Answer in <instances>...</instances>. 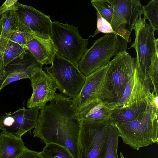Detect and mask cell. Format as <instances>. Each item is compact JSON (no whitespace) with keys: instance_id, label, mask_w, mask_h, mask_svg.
Returning a JSON list of instances; mask_svg holds the SVG:
<instances>
[{"instance_id":"5b68a950","label":"cell","mask_w":158,"mask_h":158,"mask_svg":"<svg viewBox=\"0 0 158 158\" xmlns=\"http://www.w3.org/2000/svg\"><path fill=\"white\" fill-rule=\"evenodd\" d=\"M146 19L141 15L137 19L133 30L135 34L133 43L128 49L134 48L136 52L137 67L140 76L148 81V72L152 58L158 54V39H155L156 31L150 23H147Z\"/></svg>"},{"instance_id":"3957f363","label":"cell","mask_w":158,"mask_h":158,"mask_svg":"<svg viewBox=\"0 0 158 158\" xmlns=\"http://www.w3.org/2000/svg\"><path fill=\"white\" fill-rule=\"evenodd\" d=\"M131 40L130 35L121 32L102 36L88 49L77 65L78 69L84 76H88L108 64L113 57L126 52L127 44Z\"/></svg>"},{"instance_id":"7402d4cb","label":"cell","mask_w":158,"mask_h":158,"mask_svg":"<svg viewBox=\"0 0 158 158\" xmlns=\"http://www.w3.org/2000/svg\"><path fill=\"white\" fill-rule=\"evenodd\" d=\"M28 51L26 46L9 41L3 56L4 67L14 60L23 58Z\"/></svg>"},{"instance_id":"cb8c5ba5","label":"cell","mask_w":158,"mask_h":158,"mask_svg":"<svg viewBox=\"0 0 158 158\" xmlns=\"http://www.w3.org/2000/svg\"><path fill=\"white\" fill-rule=\"evenodd\" d=\"M92 5L100 15L110 23L113 13L112 0H92Z\"/></svg>"},{"instance_id":"2e32d148","label":"cell","mask_w":158,"mask_h":158,"mask_svg":"<svg viewBox=\"0 0 158 158\" xmlns=\"http://www.w3.org/2000/svg\"><path fill=\"white\" fill-rule=\"evenodd\" d=\"M19 19L16 11L10 10L1 15L0 19V76L4 71L3 56L4 51L13 32L18 28Z\"/></svg>"},{"instance_id":"8fae6325","label":"cell","mask_w":158,"mask_h":158,"mask_svg":"<svg viewBox=\"0 0 158 158\" xmlns=\"http://www.w3.org/2000/svg\"><path fill=\"white\" fill-rule=\"evenodd\" d=\"M30 80L32 93L27 101V107L40 109L55 98L57 85L50 74L42 69L35 73Z\"/></svg>"},{"instance_id":"9a60e30c","label":"cell","mask_w":158,"mask_h":158,"mask_svg":"<svg viewBox=\"0 0 158 158\" xmlns=\"http://www.w3.org/2000/svg\"><path fill=\"white\" fill-rule=\"evenodd\" d=\"M40 109L38 108L28 109L22 108L11 113L13 118V124L5 131L22 138L26 132L35 128Z\"/></svg>"},{"instance_id":"d6986e66","label":"cell","mask_w":158,"mask_h":158,"mask_svg":"<svg viewBox=\"0 0 158 158\" xmlns=\"http://www.w3.org/2000/svg\"><path fill=\"white\" fill-rule=\"evenodd\" d=\"M111 111L104 101L97 100L83 107L77 115L80 122L99 121L109 118Z\"/></svg>"},{"instance_id":"52a82bcc","label":"cell","mask_w":158,"mask_h":158,"mask_svg":"<svg viewBox=\"0 0 158 158\" xmlns=\"http://www.w3.org/2000/svg\"><path fill=\"white\" fill-rule=\"evenodd\" d=\"M51 66L44 68L56 83L62 94L72 99L79 94L85 83L84 76L76 65L55 55Z\"/></svg>"},{"instance_id":"30bf717a","label":"cell","mask_w":158,"mask_h":158,"mask_svg":"<svg viewBox=\"0 0 158 158\" xmlns=\"http://www.w3.org/2000/svg\"><path fill=\"white\" fill-rule=\"evenodd\" d=\"M135 59L126 52L118 53L108 63L107 73L114 97L113 101L123 97L128 81L131 66Z\"/></svg>"},{"instance_id":"7c38bea8","label":"cell","mask_w":158,"mask_h":158,"mask_svg":"<svg viewBox=\"0 0 158 158\" xmlns=\"http://www.w3.org/2000/svg\"><path fill=\"white\" fill-rule=\"evenodd\" d=\"M112 0L114 10L110 24L113 31L122 29L131 33L138 16L143 13L140 0Z\"/></svg>"},{"instance_id":"f546056e","label":"cell","mask_w":158,"mask_h":158,"mask_svg":"<svg viewBox=\"0 0 158 158\" xmlns=\"http://www.w3.org/2000/svg\"><path fill=\"white\" fill-rule=\"evenodd\" d=\"M120 158H125L121 152H120Z\"/></svg>"},{"instance_id":"603a6c76","label":"cell","mask_w":158,"mask_h":158,"mask_svg":"<svg viewBox=\"0 0 158 158\" xmlns=\"http://www.w3.org/2000/svg\"><path fill=\"white\" fill-rule=\"evenodd\" d=\"M40 154L43 158H74L66 148L53 143L46 144Z\"/></svg>"},{"instance_id":"ac0fdd59","label":"cell","mask_w":158,"mask_h":158,"mask_svg":"<svg viewBox=\"0 0 158 158\" xmlns=\"http://www.w3.org/2000/svg\"><path fill=\"white\" fill-rule=\"evenodd\" d=\"M26 147L22 138L5 131L0 132V158H16Z\"/></svg>"},{"instance_id":"e0dca14e","label":"cell","mask_w":158,"mask_h":158,"mask_svg":"<svg viewBox=\"0 0 158 158\" xmlns=\"http://www.w3.org/2000/svg\"><path fill=\"white\" fill-rule=\"evenodd\" d=\"M26 46L38 62L43 65L52 64L56 51L51 39L32 35Z\"/></svg>"},{"instance_id":"83f0119b","label":"cell","mask_w":158,"mask_h":158,"mask_svg":"<svg viewBox=\"0 0 158 158\" xmlns=\"http://www.w3.org/2000/svg\"><path fill=\"white\" fill-rule=\"evenodd\" d=\"M96 14L97 19L96 29L93 35L90 36H90L93 37L99 33L115 34L113 31L110 23L101 17L97 12H96Z\"/></svg>"},{"instance_id":"484cf974","label":"cell","mask_w":158,"mask_h":158,"mask_svg":"<svg viewBox=\"0 0 158 158\" xmlns=\"http://www.w3.org/2000/svg\"><path fill=\"white\" fill-rule=\"evenodd\" d=\"M148 82L152 90L155 94L158 96V55L152 59L151 63L148 72Z\"/></svg>"},{"instance_id":"44dd1931","label":"cell","mask_w":158,"mask_h":158,"mask_svg":"<svg viewBox=\"0 0 158 158\" xmlns=\"http://www.w3.org/2000/svg\"><path fill=\"white\" fill-rule=\"evenodd\" d=\"M118 130L111 122L108 129L106 147L101 158H118Z\"/></svg>"},{"instance_id":"4316f807","label":"cell","mask_w":158,"mask_h":158,"mask_svg":"<svg viewBox=\"0 0 158 158\" xmlns=\"http://www.w3.org/2000/svg\"><path fill=\"white\" fill-rule=\"evenodd\" d=\"M31 36L26 27L19 20L18 28L12 34L9 41L26 46Z\"/></svg>"},{"instance_id":"f1b7e54d","label":"cell","mask_w":158,"mask_h":158,"mask_svg":"<svg viewBox=\"0 0 158 158\" xmlns=\"http://www.w3.org/2000/svg\"><path fill=\"white\" fill-rule=\"evenodd\" d=\"M19 2L17 0H6L0 6V15L10 11H16Z\"/></svg>"},{"instance_id":"277c9868","label":"cell","mask_w":158,"mask_h":158,"mask_svg":"<svg viewBox=\"0 0 158 158\" xmlns=\"http://www.w3.org/2000/svg\"><path fill=\"white\" fill-rule=\"evenodd\" d=\"M51 39L59 56L77 65L88 49V39H84L78 27L52 22Z\"/></svg>"},{"instance_id":"8992f818","label":"cell","mask_w":158,"mask_h":158,"mask_svg":"<svg viewBox=\"0 0 158 158\" xmlns=\"http://www.w3.org/2000/svg\"><path fill=\"white\" fill-rule=\"evenodd\" d=\"M111 121L109 118L80 122L77 143L78 158H101L104 152Z\"/></svg>"},{"instance_id":"4dcf8cb0","label":"cell","mask_w":158,"mask_h":158,"mask_svg":"<svg viewBox=\"0 0 158 158\" xmlns=\"http://www.w3.org/2000/svg\"><path fill=\"white\" fill-rule=\"evenodd\" d=\"M0 130L3 131V128L0 122Z\"/></svg>"},{"instance_id":"ba28073f","label":"cell","mask_w":158,"mask_h":158,"mask_svg":"<svg viewBox=\"0 0 158 158\" xmlns=\"http://www.w3.org/2000/svg\"><path fill=\"white\" fill-rule=\"evenodd\" d=\"M108 68V64L86 77L80 93L72 100L73 106L77 113L85 106L94 101L114 100L107 73Z\"/></svg>"},{"instance_id":"d4e9b609","label":"cell","mask_w":158,"mask_h":158,"mask_svg":"<svg viewBox=\"0 0 158 158\" xmlns=\"http://www.w3.org/2000/svg\"><path fill=\"white\" fill-rule=\"evenodd\" d=\"M144 17L155 29L158 30V0H152L143 6Z\"/></svg>"},{"instance_id":"4fadbf2b","label":"cell","mask_w":158,"mask_h":158,"mask_svg":"<svg viewBox=\"0 0 158 158\" xmlns=\"http://www.w3.org/2000/svg\"><path fill=\"white\" fill-rule=\"evenodd\" d=\"M16 13L20 21L30 34L46 39H51L52 22L49 16L31 6L19 3Z\"/></svg>"},{"instance_id":"9c48e42d","label":"cell","mask_w":158,"mask_h":158,"mask_svg":"<svg viewBox=\"0 0 158 158\" xmlns=\"http://www.w3.org/2000/svg\"><path fill=\"white\" fill-rule=\"evenodd\" d=\"M151 89L148 81L144 80L140 76L135 59L131 66L128 81L123 97L117 101L104 102L106 107L110 110L139 105L146 100L151 92Z\"/></svg>"},{"instance_id":"6da1fadb","label":"cell","mask_w":158,"mask_h":158,"mask_svg":"<svg viewBox=\"0 0 158 158\" xmlns=\"http://www.w3.org/2000/svg\"><path fill=\"white\" fill-rule=\"evenodd\" d=\"M72 100L56 93L49 104L40 109L33 133L34 137L40 139L46 145L53 143L63 146L74 158H78L80 122Z\"/></svg>"},{"instance_id":"5bb4252c","label":"cell","mask_w":158,"mask_h":158,"mask_svg":"<svg viewBox=\"0 0 158 158\" xmlns=\"http://www.w3.org/2000/svg\"><path fill=\"white\" fill-rule=\"evenodd\" d=\"M43 65L29 51L23 58L12 61L5 67L4 74L0 77V93L11 83L23 79H30L35 73L42 69Z\"/></svg>"},{"instance_id":"7a4b0ae2","label":"cell","mask_w":158,"mask_h":158,"mask_svg":"<svg viewBox=\"0 0 158 158\" xmlns=\"http://www.w3.org/2000/svg\"><path fill=\"white\" fill-rule=\"evenodd\" d=\"M158 96L152 94L147 99L145 110L134 120L114 125L123 143L139 150L158 143Z\"/></svg>"},{"instance_id":"ffe728a7","label":"cell","mask_w":158,"mask_h":158,"mask_svg":"<svg viewBox=\"0 0 158 158\" xmlns=\"http://www.w3.org/2000/svg\"><path fill=\"white\" fill-rule=\"evenodd\" d=\"M147 104L146 99L139 105L113 109L110 112L109 118L114 125L131 121L145 110Z\"/></svg>"}]
</instances>
